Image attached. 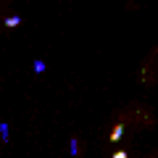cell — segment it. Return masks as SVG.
Instances as JSON below:
<instances>
[{"label":"cell","mask_w":158,"mask_h":158,"mask_svg":"<svg viewBox=\"0 0 158 158\" xmlns=\"http://www.w3.org/2000/svg\"><path fill=\"white\" fill-rule=\"evenodd\" d=\"M121 137H124V124H116V127H113V132L108 135V140H111V142H118Z\"/></svg>","instance_id":"1"},{"label":"cell","mask_w":158,"mask_h":158,"mask_svg":"<svg viewBox=\"0 0 158 158\" xmlns=\"http://www.w3.org/2000/svg\"><path fill=\"white\" fill-rule=\"evenodd\" d=\"M21 24V16H8V19H3V27L6 29H13V27H19Z\"/></svg>","instance_id":"2"},{"label":"cell","mask_w":158,"mask_h":158,"mask_svg":"<svg viewBox=\"0 0 158 158\" xmlns=\"http://www.w3.org/2000/svg\"><path fill=\"white\" fill-rule=\"evenodd\" d=\"M8 132H11V127L3 121V124H0V137H3V142H8Z\"/></svg>","instance_id":"3"},{"label":"cell","mask_w":158,"mask_h":158,"mask_svg":"<svg viewBox=\"0 0 158 158\" xmlns=\"http://www.w3.org/2000/svg\"><path fill=\"white\" fill-rule=\"evenodd\" d=\"M34 71H37V74L45 71V61H34Z\"/></svg>","instance_id":"4"},{"label":"cell","mask_w":158,"mask_h":158,"mask_svg":"<svg viewBox=\"0 0 158 158\" xmlns=\"http://www.w3.org/2000/svg\"><path fill=\"white\" fill-rule=\"evenodd\" d=\"M69 148H71V156H77V153H79V145H77V140H71V145H69Z\"/></svg>","instance_id":"5"},{"label":"cell","mask_w":158,"mask_h":158,"mask_svg":"<svg viewBox=\"0 0 158 158\" xmlns=\"http://www.w3.org/2000/svg\"><path fill=\"white\" fill-rule=\"evenodd\" d=\"M111 158H129V153H124V150H118V153H113Z\"/></svg>","instance_id":"6"}]
</instances>
